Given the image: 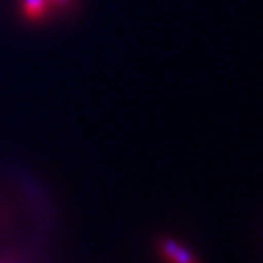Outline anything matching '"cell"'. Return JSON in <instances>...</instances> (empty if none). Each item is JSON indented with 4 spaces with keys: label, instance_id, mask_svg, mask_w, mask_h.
Listing matches in <instances>:
<instances>
[{
    "label": "cell",
    "instance_id": "obj_2",
    "mask_svg": "<svg viewBox=\"0 0 263 263\" xmlns=\"http://www.w3.org/2000/svg\"><path fill=\"white\" fill-rule=\"evenodd\" d=\"M51 2L49 0H22V13L28 21H41L48 15Z\"/></svg>",
    "mask_w": 263,
    "mask_h": 263
},
{
    "label": "cell",
    "instance_id": "obj_3",
    "mask_svg": "<svg viewBox=\"0 0 263 263\" xmlns=\"http://www.w3.org/2000/svg\"><path fill=\"white\" fill-rule=\"evenodd\" d=\"M49 2H51V4H55V6H66L70 0H49Z\"/></svg>",
    "mask_w": 263,
    "mask_h": 263
},
{
    "label": "cell",
    "instance_id": "obj_1",
    "mask_svg": "<svg viewBox=\"0 0 263 263\" xmlns=\"http://www.w3.org/2000/svg\"><path fill=\"white\" fill-rule=\"evenodd\" d=\"M157 252L166 263H199L185 245L172 238L157 239Z\"/></svg>",
    "mask_w": 263,
    "mask_h": 263
}]
</instances>
